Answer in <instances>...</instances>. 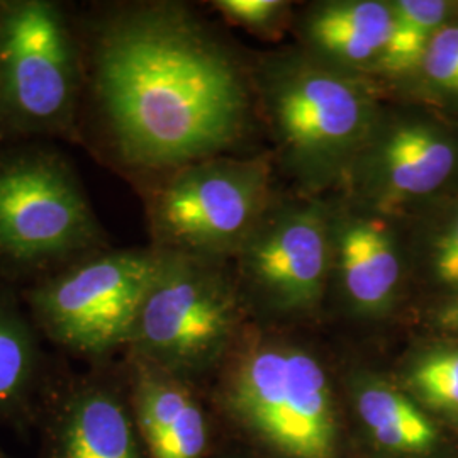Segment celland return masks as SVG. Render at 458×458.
Listing matches in <instances>:
<instances>
[{
	"instance_id": "12",
	"label": "cell",
	"mask_w": 458,
	"mask_h": 458,
	"mask_svg": "<svg viewBox=\"0 0 458 458\" xmlns=\"http://www.w3.org/2000/svg\"><path fill=\"white\" fill-rule=\"evenodd\" d=\"M331 276L346 308L365 319L387 318L401 297L403 253L384 214L367 208L331 214Z\"/></svg>"
},
{
	"instance_id": "4",
	"label": "cell",
	"mask_w": 458,
	"mask_h": 458,
	"mask_svg": "<svg viewBox=\"0 0 458 458\" xmlns=\"http://www.w3.org/2000/svg\"><path fill=\"white\" fill-rule=\"evenodd\" d=\"M242 314L240 295L217 263L160 251L126 348L131 359L192 382L228 359Z\"/></svg>"
},
{
	"instance_id": "14",
	"label": "cell",
	"mask_w": 458,
	"mask_h": 458,
	"mask_svg": "<svg viewBox=\"0 0 458 458\" xmlns=\"http://www.w3.org/2000/svg\"><path fill=\"white\" fill-rule=\"evenodd\" d=\"M130 403L149 458H206L209 425L192 382L130 357Z\"/></svg>"
},
{
	"instance_id": "2",
	"label": "cell",
	"mask_w": 458,
	"mask_h": 458,
	"mask_svg": "<svg viewBox=\"0 0 458 458\" xmlns=\"http://www.w3.org/2000/svg\"><path fill=\"white\" fill-rule=\"evenodd\" d=\"M217 404L270 458H348V421L325 363L280 338H253L226 359Z\"/></svg>"
},
{
	"instance_id": "16",
	"label": "cell",
	"mask_w": 458,
	"mask_h": 458,
	"mask_svg": "<svg viewBox=\"0 0 458 458\" xmlns=\"http://www.w3.org/2000/svg\"><path fill=\"white\" fill-rule=\"evenodd\" d=\"M393 378L458 437V340L429 336L414 344Z\"/></svg>"
},
{
	"instance_id": "15",
	"label": "cell",
	"mask_w": 458,
	"mask_h": 458,
	"mask_svg": "<svg viewBox=\"0 0 458 458\" xmlns=\"http://www.w3.org/2000/svg\"><path fill=\"white\" fill-rule=\"evenodd\" d=\"M393 24V4L378 0L327 2L308 17L306 38L319 62L350 73L378 68Z\"/></svg>"
},
{
	"instance_id": "18",
	"label": "cell",
	"mask_w": 458,
	"mask_h": 458,
	"mask_svg": "<svg viewBox=\"0 0 458 458\" xmlns=\"http://www.w3.org/2000/svg\"><path fill=\"white\" fill-rule=\"evenodd\" d=\"M450 4L442 0L393 2V33L378 70L394 77L420 70L431 38L445 24Z\"/></svg>"
},
{
	"instance_id": "20",
	"label": "cell",
	"mask_w": 458,
	"mask_h": 458,
	"mask_svg": "<svg viewBox=\"0 0 458 458\" xmlns=\"http://www.w3.org/2000/svg\"><path fill=\"white\" fill-rule=\"evenodd\" d=\"M428 272L446 294L458 293V206L445 217L428 245Z\"/></svg>"
},
{
	"instance_id": "10",
	"label": "cell",
	"mask_w": 458,
	"mask_h": 458,
	"mask_svg": "<svg viewBox=\"0 0 458 458\" xmlns=\"http://www.w3.org/2000/svg\"><path fill=\"white\" fill-rule=\"evenodd\" d=\"M457 166V143L438 126L378 117L348 174L363 208L387 214L438 192Z\"/></svg>"
},
{
	"instance_id": "5",
	"label": "cell",
	"mask_w": 458,
	"mask_h": 458,
	"mask_svg": "<svg viewBox=\"0 0 458 458\" xmlns=\"http://www.w3.org/2000/svg\"><path fill=\"white\" fill-rule=\"evenodd\" d=\"M160 265V251L119 250L90 257L43 280L28 294L38 327L89 359L128 346Z\"/></svg>"
},
{
	"instance_id": "9",
	"label": "cell",
	"mask_w": 458,
	"mask_h": 458,
	"mask_svg": "<svg viewBox=\"0 0 458 458\" xmlns=\"http://www.w3.org/2000/svg\"><path fill=\"white\" fill-rule=\"evenodd\" d=\"M240 255L246 282L267 308L285 316L312 314L331 277V213L308 202L265 214Z\"/></svg>"
},
{
	"instance_id": "21",
	"label": "cell",
	"mask_w": 458,
	"mask_h": 458,
	"mask_svg": "<svg viewBox=\"0 0 458 458\" xmlns=\"http://www.w3.org/2000/svg\"><path fill=\"white\" fill-rule=\"evenodd\" d=\"M285 4L280 0H219L216 9L231 22L250 30H265L282 14Z\"/></svg>"
},
{
	"instance_id": "22",
	"label": "cell",
	"mask_w": 458,
	"mask_h": 458,
	"mask_svg": "<svg viewBox=\"0 0 458 458\" xmlns=\"http://www.w3.org/2000/svg\"><path fill=\"white\" fill-rule=\"evenodd\" d=\"M426 327L431 336L458 340V293L442 295L425 312Z\"/></svg>"
},
{
	"instance_id": "6",
	"label": "cell",
	"mask_w": 458,
	"mask_h": 458,
	"mask_svg": "<svg viewBox=\"0 0 458 458\" xmlns=\"http://www.w3.org/2000/svg\"><path fill=\"white\" fill-rule=\"evenodd\" d=\"M79 60L62 9L0 2V123L17 132L72 130Z\"/></svg>"
},
{
	"instance_id": "13",
	"label": "cell",
	"mask_w": 458,
	"mask_h": 458,
	"mask_svg": "<svg viewBox=\"0 0 458 458\" xmlns=\"http://www.w3.org/2000/svg\"><path fill=\"white\" fill-rule=\"evenodd\" d=\"M45 457L149 458L130 394L98 377L73 382L49 414Z\"/></svg>"
},
{
	"instance_id": "19",
	"label": "cell",
	"mask_w": 458,
	"mask_h": 458,
	"mask_svg": "<svg viewBox=\"0 0 458 458\" xmlns=\"http://www.w3.org/2000/svg\"><path fill=\"white\" fill-rule=\"evenodd\" d=\"M420 70L433 89L458 98V22H445L435 33Z\"/></svg>"
},
{
	"instance_id": "7",
	"label": "cell",
	"mask_w": 458,
	"mask_h": 458,
	"mask_svg": "<svg viewBox=\"0 0 458 458\" xmlns=\"http://www.w3.org/2000/svg\"><path fill=\"white\" fill-rule=\"evenodd\" d=\"M267 166L208 158L175 168L151 202L160 251L217 262L265 217Z\"/></svg>"
},
{
	"instance_id": "1",
	"label": "cell",
	"mask_w": 458,
	"mask_h": 458,
	"mask_svg": "<svg viewBox=\"0 0 458 458\" xmlns=\"http://www.w3.org/2000/svg\"><path fill=\"white\" fill-rule=\"evenodd\" d=\"M92 89L126 164L181 168L243 131L246 92L228 53L174 5L123 11L98 28Z\"/></svg>"
},
{
	"instance_id": "8",
	"label": "cell",
	"mask_w": 458,
	"mask_h": 458,
	"mask_svg": "<svg viewBox=\"0 0 458 458\" xmlns=\"http://www.w3.org/2000/svg\"><path fill=\"white\" fill-rule=\"evenodd\" d=\"M98 242L96 214L62 157L30 149L0 160V259L41 267Z\"/></svg>"
},
{
	"instance_id": "17",
	"label": "cell",
	"mask_w": 458,
	"mask_h": 458,
	"mask_svg": "<svg viewBox=\"0 0 458 458\" xmlns=\"http://www.w3.org/2000/svg\"><path fill=\"white\" fill-rule=\"evenodd\" d=\"M39 353L24 316L0 295V412L24 406L33 393Z\"/></svg>"
},
{
	"instance_id": "3",
	"label": "cell",
	"mask_w": 458,
	"mask_h": 458,
	"mask_svg": "<svg viewBox=\"0 0 458 458\" xmlns=\"http://www.w3.org/2000/svg\"><path fill=\"white\" fill-rule=\"evenodd\" d=\"M265 100L287 164L311 185L348 174L380 117L360 81L319 60L277 62Z\"/></svg>"
},
{
	"instance_id": "11",
	"label": "cell",
	"mask_w": 458,
	"mask_h": 458,
	"mask_svg": "<svg viewBox=\"0 0 458 458\" xmlns=\"http://www.w3.org/2000/svg\"><path fill=\"white\" fill-rule=\"evenodd\" d=\"M346 416L367 458H458V437L423 410L393 376L352 370Z\"/></svg>"
}]
</instances>
